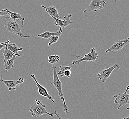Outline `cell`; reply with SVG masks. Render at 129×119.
Here are the masks:
<instances>
[{"instance_id": "6da1fadb", "label": "cell", "mask_w": 129, "mask_h": 119, "mask_svg": "<svg viewBox=\"0 0 129 119\" xmlns=\"http://www.w3.org/2000/svg\"><path fill=\"white\" fill-rule=\"evenodd\" d=\"M4 28L7 32H9L16 34L20 37L21 38H27L31 36H25L22 32V29L23 28L24 22L21 20H13L10 18L9 14L5 17Z\"/></svg>"}, {"instance_id": "7a4b0ae2", "label": "cell", "mask_w": 129, "mask_h": 119, "mask_svg": "<svg viewBox=\"0 0 129 119\" xmlns=\"http://www.w3.org/2000/svg\"><path fill=\"white\" fill-rule=\"evenodd\" d=\"M52 70H53V79L52 82H51V84L55 88H56L58 91V95L60 96V99L62 101L63 103V109L65 113L66 114L69 113V109L68 108L67 105L65 103L64 96L62 92V83L61 81L60 80L59 77L57 75V67L56 66H54V64L52 65Z\"/></svg>"}, {"instance_id": "3957f363", "label": "cell", "mask_w": 129, "mask_h": 119, "mask_svg": "<svg viewBox=\"0 0 129 119\" xmlns=\"http://www.w3.org/2000/svg\"><path fill=\"white\" fill-rule=\"evenodd\" d=\"M29 112L33 117L38 118L44 114H47L50 116H53L54 114L50 113L47 111L46 106L41 103L38 99H36L35 102L30 108Z\"/></svg>"}, {"instance_id": "277c9868", "label": "cell", "mask_w": 129, "mask_h": 119, "mask_svg": "<svg viewBox=\"0 0 129 119\" xmlns=\"http://www.w3.org/2000/svg\"><path fill=\"white\" fill-rule=\"evenodd\" d=\"M106 4V2L103 0H92L88 8L83 11L85 18L88 17L91 11H94V12H97L103 9Z\"/></svg>"}, {"instance_id": "5b68a950", "label": "cell", "mask_w": 129, "mask_h": 119, "mask_svg": "<svg viewBox=\"0 0 129 119\" xmlns=\"http://www.w3.org/2000/svg\"><path fill=\"white\" fill-rule=\"evenodd\" d=\"M98 54V53L96 52L95 49L94 48L93 49H90V53H89L87 54H85L84 57H81L80 56L75 55V57H76L77 58H80V59L77 60L73 61L72 62V64L73 65L75 66V65L79 64L80 62L83 61L86 62H95V60L99 57Z\"/></svg>"}, {"instance_id": "8992f818", "label": "cell", "mask_w": 129, "mask_h": 119, "mask_svg": "<svg viewBox=\"0 0 129 119\" xmlns=\"http://www.w3.org/2000/svg\"><path fill=\"white\" fill-rule=\"evenodd\" d=\"M128 90H129V85L127 87L126 90L124 93H119L114 95V98H115L114 103L119 105L117 110H119L122 107H124L129 104V94H127V91Z\"/></svg>"}, {"instance_id": "52a82bcc", "label": "cell", "mask_w": 129, "mask_h": 119, "mask_svg": "<svg viewBox=\"0 0 129 119\" xmlns=\"http://www.w3.org/2000/svg\"><path fill=\"white\" fill-rule=\"evenodd\" d=\"M120 68V67L119 65H118L117 64H114L110 67L99 72L97 75V77L98 78L99 80L102 83H105L108 78L111 75L112 72L114 69H116L117 70H119Z\"/></svg>"}, {"instance_id": "ba28073f", "label": "cell", "mask_w": 129, "mask_h": 119, "mask_svg": "<svg viewBox=\"0 0 129 119\" xmlns=\"http://www.w3.org/2000/svg\"><path fill=\"white\" fill-rule=\"evenodd\" d=\"M129 44V37L122 40H118L113 44V45L110 48L107 49L105 53H107L109 52L116 53L117 51L121 50L124 47L126 46Z\"/></svg>"}, {"instance_id": "9c48e42d", "label": "cell", "mask_w": 129, "mask_h": 119, "mask_svg": "<svg viewBox=\"0 0 129 119\" xmlns=\"http://www.w3.org/2000/svg\"><path fill=\"white\" fill-rule=\"evenodd\" d=\"M31 77L33 80H34L35 82L36 83V86L38 88V91L39 93L40 96H43L46 98H47L49 100H51V101L54 103L55 102L54 99H52L51 95H50L48 91L47 90V89L44 87L43 86H41L36 80V78L34 74H31Z\"/></svg>"}, {"instance_id": "30bf717a", "label": "cell", "mask_w": 129, "mask_h": 119, "mask_svg": "<svg viewBox=\"0 0 129 119\" xmlns=\"http://www.w3.org/2000/svg\"><path fill=\"white\" fill-rule=\"evenodd\" d=\"M0 81L3 83L8 88L9 91H11L12 89L16 90L17 86L23 83L24 80L23 77H20L17 81L4 80L2 78V77H1L0 78Z\"/></svg>"}, {"instance_id": "8fae6325", "label": "cell", "mask_w": 129, "mask_h": 119, "mask_svg": "<svg viewBox=\"0 0 129 119\" xmlns=\"http://www.w3.org/2000/svg\"><path fill=\"white\" fill-rule=\"evenodd\" d=\"M72 16L71 14H68L67 16H65L64 17V20H62L61 19H59L55 18L54 17H52L53 19L55 21L54 24L56 26H59L60 28H64L71 24L74 23L73 22L70 20V18Z\"/></svg>"}, {"instance_id": "7c38bea8", "label": "cell", "mask_w": 129, "mask_h": 119, "mask_svg": "<svg viewBox=\"0 0 129 119\" xmlns=\"http://www.w3.org/2000/svg\"><path fill=\"white\" fill-rule=\"evenodd\" d=\"M42 8H44L46 11L48 13L49 15L51 17H54L55 18L61 19V17L59 15L58 12L55 7H47L43 5L41 6Z\"/></svg>"}, {"instance_id": "4fadbf2b", "label": "cell", "mask_w": 129, "mask_h": 119, "mask_svg": "<svg viewBox=\"0 0 129 119\" xmlns=\"http://www.w3.org/2000/svg\"><path fill=\"white\" fill-rule=\"evenodd\" d=\"M62 28H60L59 30L57 31L56 32H50L47 31V32H44L42 34L38 35L37 37L42 38H43V39H48L50 40V37H51L52 36L55 35V36H60L62 34Z\"/></svg>"}, {"instance_id": "5bb4252c", "label": "cell", "mask_w": 129, "mask_h": 119, "mask_svg": "<svg viewBox=\"0 0 129 119\" xmlns=\"http://www.w3.org/2000/svg\"><path fill=\"white\" fill-rule=\"evenodd\" d=\"M6 47L8 49L10 50L11 51L13 52L16 55L18 56V57H23V55H21V54H18V51L23 50V48H19L16 45L15 43H8V44H6Z\"/></svg>"}, {"instance_id": "9a60e30c", "label": "cell", "mask_w": 129, "mask_h": 119, "mask_svg": "<svg viewBox=\"0 0 129 119\" xmlns=\"http://www.w3.org/2000/svg\"><path fill=\"white\" fill-rule=\"evenodd\" d=\"M18 57V56H17L14 54L12 59L8 60L7 61H4V68H5V70L7 72H8V70H10L11 68L13 67L14 61L16 59H17Z\"/></svg>"}, {"instance_id": "2e32d148", "label": "cell", "mask_w": 129, "mask_h": 119, "mask_svg": "<svg viewBox=\"0 0 129 119\" xmlns=\"http://www.w3.org/2000/svg\"><path fill=\"white\" fill-rule=\"evenodd\" d=\"M3 10L7 11L8 13L9 14V16L10 18L13 20H21L23 21H24V20H25V18L22 17L20 14L12 12L10 11L9 10L8 8L3 9Z\"/></svg>"}, {"instance_id": "e0dca14e", "label": "cell", "mask_w": 129, "mask_h": 119, "mask_svg": "<svg viewBox=\"0 0 129 119\" xmlns=\"http://www.w3.org/2000/svg\"><path fill=\"white\" fill-rule=\"evenodd\" d=\"M14 55V54L13 52L11 51L10 50L8 49L7 48L5 47L3 52V56L4 58L3 61H7L8 60L12 59Z\"/></svg>"}, {"instance_id": "ac0fdd59", "label": "cell", "mask_w": 129, "mask_h": 119, "mask_svg": "<svg viewBox=\"0 0 129 119\" xmlns=\"http://www.w3.org/2000/svg\"><path fill=\"white\" fill-rule=\"evenodd\" d=\"M60 58L58 55H49L48 58V61L50 63L54 64L57 63L59 61Z\"/></svg>"}, {"instance_id": "d6986e66", "label": "cell", "mask_w": 129, "mask_h": 119, "mask_svg": "<svg viewBox=\"0 0 129 119\" xmlns=\"http://www.w3.org/2000/svg\"><path fill=\"white\" fill-rule=\"evenodd\" d=\"M73 66H74V65H72V66H67V67H62V66H59L60 70L59 71V72L58 73V74L59 75V76L61 78H63L64 76V72L66 70H68V69L70 70L71 68Z\"/></svg>"}, {"instance_id": "ffe728a7", "label": "cell", "mask_w": 129, "mask_h": 119, "mask_svg": "<svg viewBox=\"0 0 129 119\" xmlns=\"http://www.w3.org/2000/svg\"><path fill=\"white\" fill-rule=\"evenodd\" d=\"M59 37L58 36H52L50 37V42H49V44H48V46H51L52 44L57 43L58 41V39H59Z\"/></svg>"}, {"instance_id": "44dd1931", "label": "cell", "mask_w": 129, "mask_h": 119, "mask_svg": "<svg viewBox=\"0 0 129 119\" xmlns=\"http://www.w3.org/2000/svg\"><path fill=\"white\" fill-rule=\"evenodd\" d=\"M9 42H10L9 39H8L6 40V41L5 42H4V43H3V42L1 43H0V50L2 49L3 48H4L6 47V44H8V43H9Z\"/></svg>"}, {"instance_id": "7402d4cb", "label": "cell", "mask_w": 129, "mask_h": 119, "mask_svg": "<svg viewBox=\"0 0 129 119\" xmlns=\"http://www.w3.org/2000/svg\"><path fill=\"white\" fill-rule=\"evenodd\" d=\"M71 71L70 69L68 70H65L64 72V75L65 76L67 77L68 78H70V75H71Z\"/></svg>"}, {"instance_id": "603a6c76", "label": "cell", "mask_w": 129, "mask_h": 119, "mask_svg": "<svg viewBox=\"0 0 129 119\" xmlns=\"http://www.w3.org/2000/svg\"><path fill=\"white\" fill-rule=\"evenodd\" d=\"M8 14H9L8 13L7 11L3 10L2 11H0V17H1V16L6 17V16H7Z\"/></svg>"}, {"instance_id": "cb8c5ba5", "label": "cell", "mask_w": 129, "mask_h": 119, "mask_svg": "<svg viewBox=\"0 0 129 119\" xmlns=\"http://www.w3.org/2000/svg\"><path fill=\"white\" fill-rule=\"evenodd\" d=\"M54 114H55L56 116H57V117L58 118V119H62L60 116L59 115V114H58L57 113V111H56V110H55L54 112Z\"/></svg>"}, {"instance_id": "d4e9b609", "label": "cell", "mask_w": 129, "mask_h": 119, "mask_svg": "<svg viewBox=\"0 0 129 119\" xmlns=\"http://www.w3.org/2000/svg\"><path fill=\"white\" fill-rule=\"evenodd\" d=\"M123 119H129V116L127 118H124Z\"/></svg>"}, {"instance_id": "484cf974", "label": "cell", "mask_w": 129, "mask_h": 119, "mask_svg": "<svg viewBox=\"0 0 129 119\" xmlns=\"http://www.w3.org/2000/svg\"><path fill=\"white\" fill-rule=\"evenodd\" d=\"M127 110H129V106L127 108Z\"/></svg>"}, {"instance_id": "4316f807", "label": "cell", "mask_w": 129, "mask_h": 119, "mask_svg": "<svg viewBox=\"0 0 129 119\" xmlns=\"http://www.w3.org/2000/svg\"><path fill=\"white\" fill-rule=\"evenodd\" d=\"M2 72V71L0 70V72ZM1 77H2V76H0V78H1Z\"/></svg>"}]
</instances>
